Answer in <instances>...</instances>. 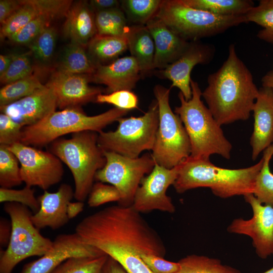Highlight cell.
Here are the masks:
<instances>
[{
  "mask_svg": "<svg viewBox=\"0 0 273 273\" xmlns=\"http://www.w3.org/2000/svg\"><path fill=\"white\" fill-rule=\"evenodd\" d=\"M0 202H15L23 205L36 213L39 209L38 198L34 195L31 187L25 186L20 190L12 188H0Z\"/></svg>",
  "mask_w": 273,
  "mask_h": 273,
  "instance_id": "40",
  "label": "cell"
},
{
  "mask_svg": "<svg viewBox=\"0 0 273 273\" xmlns=\"http://www.w3.org/2000/svg\"><path fill=\"white\" fill-rule=\"evenodd\" d=\"M23 127L8 115L0 114V145L8 146L21 143Z\"/></svg>",
  "mask_w": 273,
  "mask_h": 273,
  "instance_id": "43",
  "label": "cell"
},
{
  "mask_svg": "<svg viewBox=\"0 0 273 273\" xmlns=\"http://www.w3.org/2000/svg\"><path fill=\"white\" fill-rule=\"evenodd\" d=\"M103 152L106 164L97 171L95 179L118 189L121 195L119 205L132 206L142 179L152 171L156 164L151 154L147 153L138 158H131L112 152Z\"/></svg>",
  "mask_w": 273,
  "mask_h": 273,
  "instance_id": "11",
  "label": "cell"
},
{
  "mask_svg": "<svg viewBox=\"0 0 273 273\" xmlns=\"http://www.w3.org/2000/svg\"><path fill=\"white\" fill-rule=\"evenodd\" d=\"M8 147L19 160L21 178L26 186L47 191L62 180L64 172L62 162L52 152L21 143Z\"/></svg>",
  "mask_w": 273,
  "mask_h": 273,
  "instance_id": "12",
  "label": "cell"
},
{
  "mask_svg": "<svg viewBox=\"0 0 273 273\" xmlns=\"http://www.w3.org/2000/svg\"><path fill=\"white\" fill-rule=\"evenodd\" d=\"M179 169V164L168 169L156 163L152 171L142 179L132 207L140 213L153 210L174 212L175 206L166 191L174 184Z\"/></svg>",
  "mask_w": 273,
  "mask_h": 273,
  "instance_id": "14",
  "label": "cell"
},
{
  "mask_svg": "<svg viewBox=\"0 0 273 273\" xmlns=\"http://www.w3.org/2000/svg\"><path fill=\"white\" fill-rule=\"evenodd\" d=\"M14 54L0 55V75L9 68L13 60Z\"/></svg>",
  "mask_w": 273,
  "mask_h": 273,
  "instance_id": "51",
  "label": "cell"
},
{
  "mask_svg": "<svg viewBox=\"0 0 273 273\" xmlns=\"http://www.w3.org/2000/svg\"><path fill=\"white\" fill-rule=\"evenodd\" d=\"M53 20L50 17L40 15L31 20L8 39L16 44H30Z\"/></svg>",
  "mask_w": 273,
  "mask_h": 273,
  "instance_id": "39",
  "label": "cell"
},
{
  "mask_svg": "<svg viewBox=\"0 0 273 273\" xmlns=\"http://www.w3.org/2000/svg\"><path fill=\"white\" fill-rule=\"evenodd\" d=\"M262 86L273 88V71L267 72L262 78Z\"/></svg>",
  "mask_w": 273,
  "mask_h": 273,
  "instance_id": "52",
  "label": "cell"
},
{
  "mask_svg": "<svg viewBox=\"0 0 273 273\" xmlns=\"http://www.w3.org/2000/svg\"><path fill=\"white\" fill-rule=\"evenodd\" d=\"M117 121L115 130L98 133V145L103 151L136 158L142 152L153 150L159 123L158 105L156 100H153L143 115L121 117Z\"/></svg>",
  "mask_w": 273,
  "mask_h": 273,
  "instance_id": "9",
  "label": "cell"
},
{
  "mask_svg": "<svg viewBox=\"0 0 273 273\" xmlns=\"http://www.w3.org/2000/svg\"><path fill=\"white\" fill-rule=\"evenodd\" d=\"M105 254L85 243L76 233L61 234L52 248L40 258L26 264L20 273H50L66 260L76 257H98Z\"/></svg>",
  "mask_w": 273,
  "mask_h": 273,
  "instance_id": "15",
  "label": "cell"
},
{
  "mask_svg": "<svg viewBox=\"0 0 273 273\" xmlns=\"http://www.w3.org/2000/svg\"><path fill=\"white\" fill-rule=\"evenodd\" d=\"M96 103H107L121 109L130 110L138 108V98L131 90H121L107 94H99Z\"/></svg>",
  "mask_w": 273,
  "mask_h": 273,
  "instance_id": "42",
  "label": "cell"
},
{
  "mask_svg": "<svg viewBox=\"0 0 273 273\" xmlns=\"http://www.w3.org/2000/svg\"><path fill=\"white\" fill-rule=\"evenodd\" d=\"M263 164V158L256 164L240 169L215 166L210 160L195 159L190 156L179 164L173 184L176 192L182 194L198 188H208L221 198L253 194L255 181Z\"/></svg>",
  "mask_w": 273,
  "mask_h": 273,
  "instance_id": "3",
  "label": "cell"
},
{
  "mask_svg": "<svg viewBox=\"0 0 273 273\" xmlns=\"http://www.w3.org/2000/svg\"><path fill=\"white\" fill-rule=\"evenodd\" d=\"M90 81L91 75L70 74L56 70L45 85L54 90L57 106L63 110L80 108L86 103L95 102L102 90L89 85Z\"/></svg>",
  "mask_w": 273,
  "mask_h": 273,
  "instance_id": "16",
  "label": "cell"
},
{
  "mask_svg": "<svg viewBox=\"0 0 273 273\" xmlns=\"http://www.w3.org/2000/svg\"><path fill=\"white\" fill-rule=\"evenodd\" d=\"M11 232V222L4 218H2L0 220V244L1 247L8 246Z\"/></svg>",
  "mask_w": 273,
  "mask_h": 273,
  "instance_id": "48",
  "label": "cell"
},
{
  "mask_svg": "<svg viewBox=\"0 0 273 273\" xmlns=\"http://www.w3.org/2000/svg\"><path fill=\"white\" fill-rule=\"evenodd\" d=\"M56 39V29L49 26L28 45L30 52L35 61L40 65H47L52 60L55 52Z\"/></svg>",
  "mask_w": 273,
  "mask_h": 273,
  "instance_id": "36",
  "label": "cell"
},
{
  "mask_svg": "<svg viewBox=\"0 0 273 273\" xmlns=\"http://www.w3.org/2000/svg\"><path fill=\"white\" fill-rule=\"evenodd\" d=\"M140 214L132 206L107 207L84 218L75 233L85 243L117 261L128 273H153L142 256L164 257L166 248Z\"/></svg>",
  "mask_w": 273,
  "mask_h": 273,
  "instance_id": "1",
  "label": "cell"
},
{
  "mask_svg": "<svg viewBox=\"0 0 273 273\" xmlns=\"http://www.w3.org/2000/svg\"><path fill=\"white\" fill-rule=\"evenodd\" d=\"M153 92L158 105L159 123L151 155L156 164L171 169L190 156V142L180 117L171 109L170 89L158 84Z\"/></svg>",
  "mask_w": 273,
  "mask_h": 273,
  "instance_id": "8",
  "label": "cell"
},
{
  "mask_svg": "<svg viewBox=\"0 0 273 273\" xmlns=\"http://www.w3.org/2000/svg\"><path fill=\"white\" fill-rule=\"evenodd\" d=\"M40 15L47 16L53 20L66 16L73 3L70 0H33Z\"/></svg>",
  "mask_w": 273,
  "mask_h": 273,
  "instance_id": "44",
  "label": "cell"
},
{
  "mask_svg": "<svg viewBox=\"0 0 273 273\" xmlns=\"http://www.w3.org/2000/svg\"><path fill=\"white\" fill-rule=\"evenodd\" d=\"M179 270L176 273H241L220 260L204 255L191 254L181 259Z\"/></svg>",
  "mask_w": 273,
  "mask_h": 273,
  "instance_id": "28",
  "label": "cell"
},
{
  "mask_svg": "<svg viewBox=\"0 0 273 273\" xmlns=\"http://www.w3.org/2000/svg\"><path fill=\"white\" fill-rule=\"evenodd\" d=\"M248 22L255 23L262 27L258 31V38L273 44V0H261L245 15Z\"/></svg>",
  "mask_w": 273,
  "mask_h": 273,
  "instance_id": "31",
  "label": "cell"
},
{
  "mask_svg": "<svg viewBox=\"0 0 273 273\" xmlns=\"http://www.w3.org/2000/svg\"><path fill=\"white\" fill-rule=\"evenodd\" d=\"M273 155V144L264 151L263 166L256 178L253 194L262 204L273 207V173L269 162Z\"/></svg>",
  "mask_w": 273,
  "mask_h": 273,
  "instance_id": "33",
  "label": "cell"
},
{
  "mask_svg": "<svg viewBox=\"0 0 273 273\" xmlns=\"http://www.w3.org/2000/svg\"><path fill=\"white\" fill-rule=\"evenodd\" d=\"M16 155L8 146L0 145V186L12 188L22 184L20 167Z\"/></svg>",
  "mask_w": 273,
  "mask_h": 273,
  "instance_id": "35",
  "label": "cell"
},
{
  "mask_svg": "<svg viewBox=\"0 0 273 273\" xmlns=\"http://www.w3.org/2000/svg\"><path fill=\"white\" fill-rule=\"evenodd\" d=\"M141 76L139 66L131 56L119 58L107 65H99L91 75V81L106 86L108 94L132 91Z\"/></svg>",
  "mask_w": 273,
  "mask_h": 273,
  "instance_id": "21",
  "label": "cell"
},
{
  "mask_svg": "<svg viewBox=\"0 0 273 273\" xmlns=\"http://www.w3.org/2000/svg\"><path fill=\"white\" fill-rule=\"evenodd\" d=\"M101 273H128L121 264L108 256Z\"/></svg>",
  "mask_w": 273,
  "mask_h": 273,
  "instance_id": "49",
  "label": "cell"
},
{
  "mask_svg": "<svg viewBox=\"0 0 273 273\" xmlns=\"http://www.w3.org/2000/svg\"><path fill=\"white\" fill-rule=\"evenodd\" d=\"M22 5L1 26V39L9 38L40 15L39 12L32 0H21Z\"/></svg>",
  "mask_w": 273,
  "mask_h": 273,
  "instance_id": "34",
  "label": "cell"
},
{
  "mask_svg": "<svg viewBox=\"0 0 273 273\" xmlns=\"http://www.w3.org/2000/svg\"><path fill=\"white\" fill-rule=\"evenodd\" d=\"M155 16L188 41H198L247 23L245 15H217L189 7L180 0L162 1Z\"/></svg>",
  "mask_w": 273,
  "mask_h": 273,
  "instance_id": "7",
  "label": "cell"
},
{
  "mask_svg": "<svg viewBox=\"0 0 273 273\" xmlns=\"http://www.w3.org/2000/svg\"><path fill=\"white\" fill-rule=\"evenodd\" d=\"M21 0L0 1V23L3 25L21 6Z\"/></svg>",
  "mask_w": 273,
  "mask_h": 273,
  "instance_id": "46",
  "label": "cell"
},
{
  "mask_svg": "<svg viewBox=\"0 0 273 273\" xmlns=\"http://www.w3.org/2000/svg\"><path fill=\"white\" fill-rule=\"evenodd\" d=\"M85 48L71 41L66 47L57 70L70 74L92 75L97 65Z\"/></svg>",
  "mask_w": 273,
  "mask_h": 273,
  "instance_id": "26",
  "label": "cell"
},
{
  "mask_svg": "<svg viewBox=\"0 0 273 273\" xmlns=\"http://www.w3.org/2000/svg\"><path fill=\"white\" fill-rule=\"evenodd\" d=\"M4 210L11 222L9 243L1 250L0 273H11L17 264L34 256H42L52 247L53 241L43 237L33 223L29 208L15 202H7Z\"/></svg>",
  "mask_w": 273,
  "mask_h": 273,
  "instance_id": "10",
  "label": "cell"
},
{
  "mask_svg": "<svg viewBox=\"0 0 273 273\" xmlns=\"http://www.w3.org/2000/svg\"><path fill=\"white\" fill-rule=\"evenodd\" d=\"M244 198L252 208V217L234 219L227 230L250 237L257 255L265 259L273 255V207L260 203L253 194Z\"/></svg>",
  "mask_w": 273,
  "mask_h": 273,
  "instance_id": "13",
  "label": "cell"
},
{
  "mask_svg": "<svg viewBox=\"0 0 273 273\" xmlns=\"http://www.w3.org/2000/svg\"><path fill=\"white\" fill-rule=\"evenodd\" d=\"M128 112L114 107L98 115L88 116L80 107L55 111L40 122L23 127L21 143L34 147H43L69 133L88 130L99 133Z\"/></svg>",
  "mask_w": 273,
  "mask_h": 273,
  "instance_id": "6",
  "label": "cell"
},
{
  "mask_svg": "<svg viewBox=\"0 0 273 273\" xmlns=\"http://www.w3.org/2000/svg\"><path fill=\"white\" fill-rule=\"evenodd\" d=\"M108 256L70 258L50 273H101Z\"/></svg>",
  "mask_w": 273,
  "mask_h": 273,
  "instance_id": "37",
  "label": "cell"
},
{
  "mask_svg": "<svg viewBox=\"0 0 273 273\" xmlns=\"http://www.w3.org/2000/svg\"><path fill=\"white\" fill-rule=\"evenodd\" d=\"M126 36L128 49L139 66L141 76L147 74L154 69L155 49L151 33L146 25H132Z\"/></svg>",
  "mask_w": 273,
  "mask_h": 273,
  "instance_id": "24",
  "label": "cell"
},
{
  "mask_svg": "<svg viewBox=\"0 0 273 273\" xmlns=\"http://www.w3.org/2000/svg\"><path fill=\"white\" fill-rule=\"evenodd\" d=\"M120 199V193L115 187L99 181L93 185L88 196L87 203L90 207H97L109 202H119Z\"/></svg>",
  "mask_w": 273,
  "mask_h": 273,
  "instance_id": "41",
  "label": "cell"
},
{
  "mask_svg": "<svg viewBox=\"0 0 273 273\" xmlns=\"http://www.w3.org/2000/svg\"><path fill=\"white\" fill-rule=\"evenodd\" d=\"M74 195L72 187L67 184H62L55 192L44 191L38 198L39 209L31 216L34 226L39 230L47 227L56 230L66 224L69 220L67 205Z\"/></svg>",
  "mask_w": 273,
  "mask_h": 273,
  "instance_id": "19",
  "label": "cell"
},
{
  "mask_svg": "<svg viewBox=\"0 0 273 273\" xmlns=\"http://www.w3.org/2000/svg\"><path fill=\"white\" fill-rule=\"evenodd\" d=\"M161 2L160 0H124L120 1V7L127 21L133 25H146L156 16Z\"/></svg>",
  "mask_w": 273,
  "mask_h": 273,
  "instance_id": "30",
  "label": "cell"
},
{
  "mask_svg": "<svg viewBox=\"0 0 273 273\" xmlns=\"http://www.w3.org/2000/svg\"><path fill=\"white\" fill-rule=\"evenodd\" d=\"M98 133L82 131L69 139L59 138L50 145V152L65 164L72 173L74 198L83 202L88 197L95 175L106 164L103 151L98 145Z\"/></svg>",
  "mask_w": 273,
  "mask_h": 273,
  "instance_id": "5",
  "label": "cell"
},
{
  "mask_svg": "<svg viewBox=\"0 0 273 273\" xmlns=\"http://www.w3.org/2000/svg\"><path fill=\"white\" fill-rule=\"evenodd\" d=\"M64 35L71 41L84 47L97 34L95 13L88 2H73L69 9L63 25Z\"/></svg>",
  "mask_w": 273,
  "mask_h": 273,
  "instance_id": "23",
  "label": "cell"
},
{
  "mask_svg": "<svg viewBox=\"0 0 273 273\" xmlns=\"http://www.w3.org/2000/svg\"><path fill=\"white\" fill-rule=\"evenodd\" d=\"M89 6L95 13L120 7V1L117 0H91Z\"/></svg>",
  "mask_w": 273,
  "mask_h": 273,
  "instance_id": "47",
  "label": "cell"
},
{
  "mask_svg": "<svg viewBox=\"0 0 273 273\" xmlns=\"http://www.w3.org/2000/svg\"><path fill=\"white\" fill-rule=\"evenodd\" d=\"M142 259L153 273H176L180 268L179 262L168 261L155 255H143Z\"/></svg>",
  "mask_w": 273,
  "mask_h": 273,
  "instance_id": "45",
  "label": "cell"
},
{
  "mask_svg": "<svg viewBox=\"0 0 273 273\" xmlns=\"http://www.w3.org/2000/svg\"><path fill=\"white\" fill-rule=\"evenodd\" d=\"M253 130L250 138L252 159L273 144V88L262 86L253 107Z\"/></svg>",
  "mask_w": 273,
  "mask_h": 273,
  "instance_id": "20",
  "label": "cell"
},
{
  "mask_svg": "<svg viewBox=\"0 0 273 273\" xmlns=\"http://www.w3.org/2000/svg\"><path fill=\"white\" fill-rule=\"evenodd\" d=\"M97 34L123 36L129 26L127 20L121 7L95 13Z\"/></svg>",
  "mask_w": 273,
  "mask_h": 273,
  "instance_id": "29",
  "label": "cell"
},
{
  "mask_svg": "<svg viewBox=\"0 0 273 273\" xmlns=\"http://www.w3.org/2000/svg\"><path fill=\"white\" fill-rule=\"evenodd\" d=\"M128 49L126 35L112 36L97 34L87 46V51L97 66L107 65L117 59Z\"/></svg>",
  "mask_w": 273,
  "mask_h": 273,
  "instance_id": "25",
  "label": "cell"
},
{
  "mask_svg": "<svg viewBox=\"0 0 273 273\" xmlns=\"http://www.w3.org/2000/svg\"><path fill=\"white\" fill-rule=\"evenodd\" d=\"M155 44L154 69L162 70L178 59L190 42L177 34L156 16L146 24Z\"/></svg>",
  "mask_w": 273,
  "mask_h": 273,
  "instance_id": "22",
  "label": "cell"
},
{
  "mask_svg": "<svg viewBox=\"0 0 273 273\" xmlns=\"http://www.w3.org/2000/svg\"><path fill=\"white\" fill-rule=\"evenodd\" d=\"M214 54V48L210 44L198 41H190V44L182 55L165 68L161 70L160 74L170 80L171 87L180 90L186 100L192 98L191 73L197 64L209 63Z\"/></svg>",
  "mask_w": 273,
  "mask_h": 273,
  "instance_id": "17",
  "label": "cell"
},
{
  "mask_svg": "<svg viewBox=\"0 0 273 273\" xmlns=\"http://www.w3.org/2000/svg\"><path fill=\"white\" fill-rule=\"evenodd\" d=\"M84 203L82 201L70 202L67 207V214L69 219L75 217L83 210Z\"/></svg>",
  "mask_w": 273,
  "mask_h": 273,
  "instance_id": "50",
  "label": "cell"
},
{
  "mask_svg": "<svg viewBox=\"0 0 273 273\" xmlns=\"http://www.w3.org/2000/svg\"><path fill=\"white\" fill-rule=\"evenodd\" d=\"M263 273H273V266L269 269L265 271V272Z\"/></svg>",
  "mask_w": 273,
  "mask_h": 273,
  "instance_id": "53",
  "label": "cell"
},
{
  "mask_svg": "<svg viewBox=\"0 0 273 273\" xmlns=\"http://www.w3.org/2000/svg\"><path fill=\"white\" fill-rule=\"evenodd\" d=\"M58 107L54 90L44 85L17 101L0 107L1 113L8 115L23 127L34 125L56 111Z\"/></svg>",
  "mask_w": 273,
  "mask_h": 273,
  "instance_id": "18",
  "label": "cell"
},
{
  "mask_svg": "<svg viewBox=\"0 0 273 273\" xmlns=\"http://www.w3.org/2000/svg\"><path fill=\"white\" fill-rule=\"evenodd\" d=\"M31 54L30 52L14 54L10 66L0 75L1 83L6 85L32 74L33 67L30 59Z\"/></svg>",
  "mask_w": 273,
  "mask_h": 273,
  "instance_id": "38",
  "label": "cell"
},
{
  "mask_svg": "<svg viewBox=\"0 0 273 273\" xmlns=\"http://www.w3.org/2000/svg\"><path fill=\"white\" fill-rule=\"evenodd\" d=\"M192 98L185 99L179 92L180 105L174 109L180 117L188 135L191 144L190 157L195 159L210 160L213 154L229 159L232 145L225 138L221 125L201 100L198 83L191 79Z\"/></svg>",
  "mask_w": 273,
  "mask_h": 273,
  "instance_id": "4",
  "label": "cell"
},
{
  "mask_svg": "<svg viewBox=\"0 0 273 273\" xmlns=\"http://www.w3.org/2000/svg\"><path fill=\"white\" fill-rule=\"evenodd\" d=\"M207 82L202 97L219 125L249 118L259 89L250 71L238 56L234 44L229 46L226 60L209 75Z\"/></svg>",
  "mask_w": 273,
  "mask_h": 273,
  "instance_id": "2",
  "label": "cell"
},
{
  "mask_svg": "<svg viewBox=\"0 0 273 273\" xmlns=\"http://www.w3.org/2000/svg\"><path fill=\"white\" fill-rule=\"evenodd\" d=\"M44 85L34 74L6 84L0 90V107L28 96Z\"/></svg>",
  "mask_w": 273,
  "mask_h": 273,
  "instance_id": "32",
  "label": "cell"
},
{
  "mask_svg": "<svg viewBox=\"0 0 273 273\" xmlns=\"http://www.w3.org/2000/svg\"><path fill=\"white\" fill-rule=\"evenodd\" d=\"M191 8L224 16L245 15L253 6L249 0H180Z\"/></svg>",
  "mask_w": 273,
  "mask_h": 273,
  "instance_id": "27",
  "label": "cell"
}]
</instances>
